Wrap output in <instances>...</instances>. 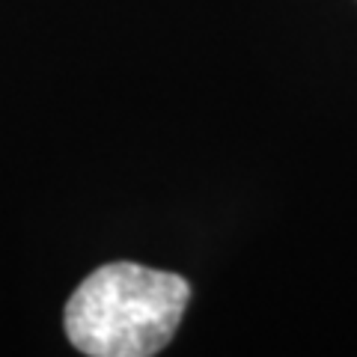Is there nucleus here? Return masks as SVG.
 <instances>
[{"label": "nucleus", "mask_w": 357, "mask_h": 357, "mask_svg": "<svg viewBox=\"0 0 357 357\" xmlns=\"http://www.w3.org/2000/svg\"><path fill=\"white\" fill-rule=\"evenodd\" d=\"M191 286L134 262L96 268L66 304V337L89 357H149L173 340Z\"/></svg>", "instance_id": "obj_1"}]
</instances>
